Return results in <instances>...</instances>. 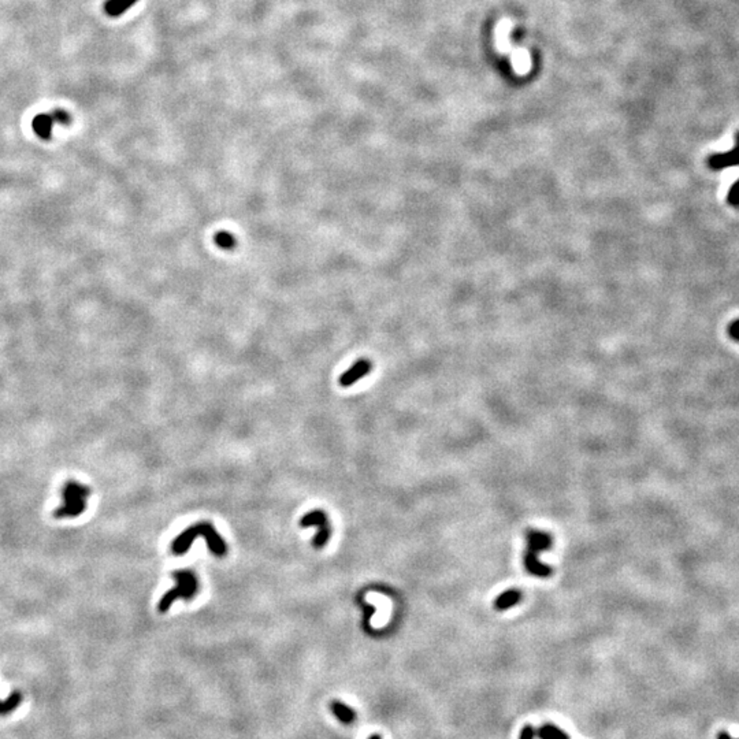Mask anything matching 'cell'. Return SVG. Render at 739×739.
Instances as JSON below:
<instances>
[{
	"label": "cell",
	"mask_w": 739,
	"mask_h": 739,
	"mask_svg": "<svg viewBox=\"0 0 739 739\" xmlns=\"http://www.w3.org/2000/svg\"><path fill=\"white\" fill-rule=\"evenodd\" d=\"M729 336H730L734 341L739 343V319H736V320H733V322L730 323V326H729Z\"/></svg>",
	"instance_id": "cell-19"
},
{
	"label": "cell",
	"mask_w": 739,
	"mask_h": 739,
	"mask_svg": "<svg viewBox=\"0 0 739 739\" xmlns=\"http://www.w3.org/2000/svg\"><path fill=\"white\" fill-rule=\"evenodd\" d=\"M173 576L177 581V586L173 587L172 590H169L162 597V600L159 603V611L161 612L169 611V608L173 605V603H176V600H179V599L189 600L197 593L199 585H197V579H196L193 572H190L188 569H180V571H176L173 574Z\"/></svg>",
	"instance_id": "cell-4"
},
{
	"label": "cell",
	"mask_w": 739,
	"mask_h": 739,
	"mask_svg": "<svg viewBox=\"0 0 739 739\" xmlns=\"http://www.w3.org/2000/svg\"><path fill=\"white\" fill-rule=\"evenodd\" d=\"M53 126L54 120L51 114H39L32 121V129L36 133L37 137H40L44 141L51 140L53 137Z\"/></svg>",
	"instance_id": "cell-10"
},
{
	"label": "cell",
	"mask_w": 739,
	"mask_h": 739,
	"mask_svg": "<svg viewBox=\"0 0 739 739\" xmlns=\"http://www.w3.org/2000/svg\"><path fill=\"white\" fill-rule=\"evenodd\" d=\"M51 117L54 120V123H60L63 126H67L71 123V116L63 109H54L51 113Z\"/></svg>",
	"instance_id": "cell-17"
},
{
	"label": "cell",
	"mask_w": 739,
	"mask_h": 739,
	"mask_svg": "<svg viewBox=\"0 0 739 739\" xmlns=\"http://www.w3.org/2000/svg\"><path fill=\"white\" fill-rule=\"evenodd\" d=\"M91 488L78 481H67L62 488V505L55 511L58 519H73L86 511V500L91 497Z\"/></svg>",
	"instance_id": "cell-2"
},
{
	"label": "cell",
	"mask_w": 739,
	"mask_h": 739,
	"mask_svg": "<svg viewBox=\"0 0 739 739\" xmlns=\"http://www.w3.org/2000/svg\"><path fill=\"white\" fill-rule=\"evenodd\" d=\"M534 737H536V733H534L533 727H531V726H526V727L522 730V733H520V738L519 739H534Z\"/></svg>",
	"instance_id": "cell-20"
},
{
	"label": "cell",
	"mask_w": 739,
	"mask_h": 739,
	"mask_svg": "<svg viewBox=\"0 0 739 739\" xmlns=\"http://www.w3.org/2000/svg\"><path fill=\"white\" fill-rule=\"evenodd\" d=\"M527 552L524 554V567L527 572L534 576L547 578L552 574V568L540 561V554L548 551L552 547V537L540 530L527 531Z\"/></svg>",
	"instance_id": "cell-3"
},
{
	"label": "cell",
	"mask_w": 739,
	"mask_h": 739,
	"mask_svg": "<svg viewBox=\"0 0 739 739\" xmlns=\"http://www.w3.org/2000/svg\"><path fill=\"white\" fill-rule=\"evenodd\" d=\"M736 140H737V143H739V131L736 133Z\"/></svg>",
	"instance_id": "cell-23"
},
{
	"label": "cell",
	"mask_w": 739,
	"mask_h": 739,
	"mask_svg": "<svg viewBox=\"0 0 739 739\" xmlns=\"http://www.w3.org/2000/svg\"><path fill=\"white\" fill-rule=\"evenodd\" d=\"M22 693L15 690L4 701H0V716H7L14 712L22 702Z\"/></svg>",
	"instance_id": "cell-14"
},
{
	"label": "cell",
	"mask_w": 739,
	"mask_h": 739,
	"mask_svg": "<svg viewBox=\"0 0 739 739\" xmlns=\"http://www.w3.org/2000/svg\"><path fill=\"white\" fill-rule=\"evenodd\" d=\"M512 70L518 75H527L533 69V60L529 50L523 47H513L509 53Z\"/></svg>",
	"instance_id": "cell-9"
},
{
	"label": "cell",
	"mask_w": 739,
	"mask_h": 739,
	"mask_svg": "<svg viewBox=\"0 0 739 739\" xmlns=\"http://www.w3.org/2000/svg\"><path fill=\"white\" fill-rule=\"evenodd\" d=\"M300 526L304 529L306 527L316 529V536L313 538V547L316 549H320L327 544L331 530H330L329 519L323 511H312L307 515H304V518L300 520Z\"/></svg>",
	"instance_id": "cell-5"
},
{
	"label": "cell",
	"mask_w": 739,
	"mask_h": 739,
	"mask_svg": "<svg viewBox=\"0 0 739 739\" xmlns=\"http://www.w3.org/2000/svg\"><path fill=\"white\" fill-rule=\"evenodd\" d=\"M372 369V363L370 359H359L355 362V365H352L349 369L347 370L338 379L340 385L343 387H349L352 385H355L359 379L365 378L370 371Z\"/></svg>",
	"instance_id": "cell-7"
},
{
	"label": "cell",
	"mask_w": 739,
	"mask_h": 739,
	"mask_svg": "<svg viewBox=\"0 0 739 739\" xmlns=\"http://www.w3.org/2000/svg\"><path fill=\"white\" fill-rule=\"evenodd\" d=\"M369 739H381V737H379V736H372V737H370Z\"/></svg>",
	"instance_id": "cell-22"
},
{
	"label": "cell",
	"mask_w": 739,
	"mask_h": 739,
	"mask_svg": "<svg viewBox=\"0 0 739 739\" xmlns=\"http://www.w3.org/2000/svg\"><path fill=\"white\" fill-rule=\"evenodd\" d=\"M727 203L730 206H739V180L737 183L731 185L729 194H727Z\"/></svg>",
	"instance_id": "cell-18"
},
{
	"label": "cell",
	"mask_w": 739,
	"mask_h": 739,
	"mask_svg": "<svg viewBox=\"0 0 739 739\" xmlns=\"http://www.w3.org/2000/svg\"><path fill=\"white\" fill-rule=\"evenodd\" d=\"M330 708H331L333 715L344 724H351L356 719L355 711L351 706H348L344 702H341V701H337V700L333 701Z\"/></svg>",
	"instance_id": "cell-12"
},
{
	"label": "cell",
	"mask_w": 739,
	"mask_h": 739,
	"mask_svg": "<svg viewBox=\"0 0 739 739\" xmlns=\"http://www.w3.org/2000/svg\"><path fill=\"white\" fill-rule=\"evenodd\" d=\"M513 30V22L509 18H502L494 29V44L500 54H509L513 48L511 43V33Z\"/></svg>",
	"instance_id": "cell-6"
},
{
	"label": "cell",
	"mask_w": 739,
	"mask_h": 739,
	"mask_svg": "<svg viewBox=\"0 0 739 739\" xmlns=\"http://www.w3.org/2000/svg\"><path fill=\"white\" fill-rule=\"evenodd\" d=\"M708 166L712 170H724L733 166H739V143L730 151L724 154H713L708 158Z\"/></svg>",
	"instance_id": "cell-8"
},
{
	"label": "cell",
	"mask_w": 739,
	"mask_h": 739,
	"mask_svg": "<svg viewBox=\"0 0 739 739\" xmlns=\"http://www.w3.org/2000/svg\"><path fill=\"white\" fill-rule=\"evenodd\" d=\"M214 241L221 249H225V250H232L237 246L236 237L229 232H218L214 236Z\"/></svg>",
	"instance_id": "cell-16"
},
{
	"label": "cell",
	"mask_w": 739,
	"mask_h": 739,
	"mask_svg": "<svg viewBox=\"0 0 739 739\" xmlns=\"http://www.w3.org/2000/svg\"><path fill=\"white\" fill-rule=\"evenodd\" d=\"M136 3L137 0H106L103 8L109 17L117 18L125 14L126 10H129Z\"/></svg>",
	"instance_id": "cell-13"
},
{
	"label": "cell",
	"mask_w": 739,
	"mask_h": 739,
	"mask_svg": "<svg viewBox=\"0 0 739 739\" xmlns=\"http://www.w3.org/2000/svg\"><path fill=\"white\" fill-rule=\"evenodd\" d=\"M197 537H203L207 541V545H208V549L211 551V554H215V556L226 554L228 548H226L225 541L222 540V537L215 531V529L210 523H199V524H193L192 527L186 529L184 533H181L177 537V540L173 542V547H172L173 554H186L189 551L192 542Z\"/></svg>",
	"instance_id": "cell-1"
},
{
	"label": "cell",
	"mask_w": 739,
	"mask_h": 739,
	"mask_svg": "<svg viewBox=\"0 0 739 739\" xmlns=\"http://www.w3.org/2000/svg\"><path fill=\"white\" fill-rule=\"evenodd\" d=\"M536 736L540 739H571L563 730L551 723H547L541 729H538Z\"/></svg>",
	"instance_id": "cell-15"
},
{
	"label": "cell",
	"mask_w": 739,
	"mask_h": 739,
	"mask_svg": "<svg viewBox=\"0 0 739 739\" xmlns=\"http://www.w3.org/2000/svg\"><path fill=\"white\" fill-rule=\"evenodd\" d=\"M520 600H522L520 590L509 589V590L504 592L502 594H500L497 597V600L494 601V608L497 611H507V610L515 607L516 604H519Z\"/></svg>",
	"instance_id": "cell-11"
},
{
	"label": "cell",
	"mask_w": 739,
	"mask_h": 739,
	"mask_svg": "<svg viewBox=\"0 0 739 739\" xmlns=\"http://www.w3.org/2000/svg\"><path fill=\"white\" fill-rule=\"evenodd\" d=\"M718 739H734V738H733V737H731V736H730V734H729V733H727V731H720V733H719V736H718Z\"/></svg>",
	"instance_id": "cell-21"
}]
</instances>
